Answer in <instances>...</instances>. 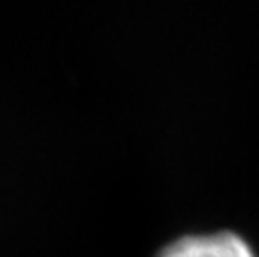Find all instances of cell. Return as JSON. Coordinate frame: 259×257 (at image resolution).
<instances>
[{
    "mask_svg": "<svg viewBox=\"0 0 259 257\" xmlns=\"http://www.w3.org/2000/svg\"><path fill=\"white\" fill-rule=\"evenodd\" d=\"M156 257H257L253 247L235 231L188 233L166 243Z\"/></svg>",
    "mask_w": 259,
    "mask_h": 257,
    "instance_id": "obj_1",
    "label": "cell"
}]
</instances>
